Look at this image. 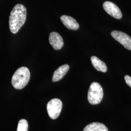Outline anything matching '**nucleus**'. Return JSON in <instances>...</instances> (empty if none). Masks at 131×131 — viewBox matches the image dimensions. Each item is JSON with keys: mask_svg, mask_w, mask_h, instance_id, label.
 Listing matches in <instances>:
<instances>
[{"mask_svg": "<svg viewBox=\"0 0 131 131\" xmlns=\"http://www.w3.org/2000/svg\"><path fill=\"white\" fill-rule=\"evenodd\" d=\"M27 10L24 5H16L11 11L9 19V26L10 31L13 34L19 32L25 24L26 20Z\"/></svg>", "mask_w": 131, "mask_h": 131, "instance_id": "f257e3e1", "label": "nucleus"}, {"mask_svg": "<svg viewBox=\"0 0 131 131\" xmlns=\"http://www.w3.org/2000/svg\"><path fill=\"white\" fill-rule=\"evenodd\" d=\"M30 78V72L27 68L22 67L15 72L11 80V83L15 89H21L27 84Z\"/></svg>", "mask_w": 131, "mask_h": 131, "instance_id": "f03ea898", "label": "nucleus"}, {"mask_svg": "<svg viewBox=\"0 0 131 131\" xmlns=\"http://www.w3.org/2000/svg\"><path fill=\"white\" fill-rule=\"evenodd\" d=\"M103 89L97 82H93L90 84L88 91V99L89 103L93 105L100 103L103 98Z\"/></svg>", "mask_w": 131, "mask_h": 131, "instance_id": "7ed1b4c3", "label": "nucleus"}, {"mask_svg": "<svg viewBox=\"0 0 131 131\" xmlns=\"http://www.w3.org/2000/svg\"><path fill=\"white\" fill-rule=\"evenodd\" d=\"M62 108V103L58 99H53L47 104V109L49 117L52 119L59 117Z\"/></svg>", "mask_w": 131, "mask_h": 131, "instance_id": "20e7f679", "label": "nucleus"}, {"mask_svg": "<svg viewBox=\"0 0 131 131\" xmlns=\"http://www.w3.org/2000/svg\"><path fill=\"white\" fill-rule=\"evenodd\" d=\"M113 38L122 44L127 50H131V38L126 33L113 31L111 33Z\"/></svg>", "mask_w": 131, "mask_h": 131, "instance_id": "39448f33", "label": "nucleus"}, {"mask_svg": "<svg viewBox=\"0 0 131 131\" xmlns=\"http://www.w3.org/2000/svg\"><path fill=\"white\" fill-rule=\"evenodd\" d=\"M103 9L108 14L117 19H121L122 13L117 5L111 2H105L103 4Z\"/></svg>", "mask_w": 131, "mask_h": 131, "instance_id": "423d86ee", "label": "nucleus"}, {"mask_svg": "<svg viewBox=\"0 0 131 131\" xmlns=\"http://www.w3.org/2000/svg\"><path fill=\"white\" fill-rule=\"evenodd\" d=\"M49 42L52 47L56 50H59L64 46V41L61 36L55 32L50 33Z\"/></svg>", "mask_w": 131, "mask_h": 131, "instance_id": "0eeeda50", "label": "nucleus"}, {"mask_svg": "<svg viewBox=\"0 0 131 131\" xmlns=\"http://www.w3.org/2000/svg\"><path fill=\"white\" fill-rule=\"evenodd\" d=\"M60 19L63 24L68 29L72 30H77L79 28V25L75 19L69 16L63 15Z\"/></svg>", "mask_w": 131, "mask_h": 131, "instance_id": "6e6552de", "label": "nucleus"}, {"mask_svg": "<svg viewBox=\"0 0 131 131\" xmlns=\"http://www.w3.org/2000/svg\"><path fill=\"white\" fill-rule=\"evenodd\" d=\"M70 69V66L68 64H65L59 67L53 73L52 81L56 82L62 79L67 74Z\"/></svg>", "mask_w": 131, "mask_h": 131, "instance_id": "1a4fd4ad", "label": "nucleus"}, {"mask_svg": "<svg viewBox=\"0 0 131 131\" xmlns=\"http://www.w3.org/2000/svg\"><path fill=\"white\" fill-rule=\"evenodd\" d=\"M91 61L92 65L96 70L103 72H105L107 71V68L105 63L100 60L97 57L91 56Z\"/></svg>", "mask_w": 131, "mask_h": 131, "instance_id": "9d476101", "label": "nucleus"}, {"mask_svg": "<svg viewBox=\"0 0 131 131\" xmlns=\"http://www.w3.org/2000/svg\"><path fill=\"white\" fill-rule=\"evenodd\" d=\"M84 131H108V129L103 123L92 122L85 127Z\"/></svg>", "mask_w": 131, "mask_h": 131, "instance_id": "9b49d317", "label": "nucleus"}, {"mask_svg": "<svg viewBox=\"0 0 131 131\" xmlns=\"http://www.w3.org/2000/svg\"><path fill=\"white\" fill-rule=\"evenodd\" d=\"M28 123L26 119H22L19 122L17 131H28Z\"/></svg>", "mask_w": 131, "mask_h": 131, "instance_id": "f8f14e48", "label": "nucleus"}, {"mask_svg": "<svg viewBox=\"0 0 131 131\" xmlns=\"http://www.w3.org/2000/svg\"><path fill=\"white\" fill-rule=\"evenodd\" d=\"M124 79L127 84L131 88V77L129 75H125Z\"/></svg>", "mask_w": 131, "mask_h": 131, "instance_id": "ddd939ff", "label": "nucleus"}]
</instances>
